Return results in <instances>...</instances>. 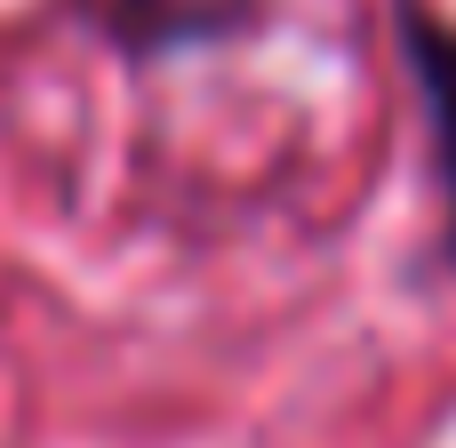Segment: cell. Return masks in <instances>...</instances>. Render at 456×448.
Instances as JSON below:
<instances>
[{"instance_id": "1", "label": "cell", "mask_w": 456, "mask_h": 448, "mask_svg": "<svg viewBox=\"0 0 456 448\" xmlns=\"http://www.w3.org/2000/svg\"><path fill=\"white\" fill-rule=\"evenodd\" d=\"M393 32H401V64H409V88H417V112H425V144H433V168H441L449 265H456V16L425 8V0H401Z\"/></svg>"}, {"instance_id": "2", "label": "cell", "mask_w": 456, "mask_h": 448, "mask_svg": "<svg viewBox=\"0 0 456 448\" xmlns=\"http://www.w3.org/2000/svg\"><path fill=\"white\" fill-rule=\"evenodd\" d=\"M265 0H96L104 32L128 48V56H184V48H216L232 32L256 24Z\"/></svg>"}]
</instances>
